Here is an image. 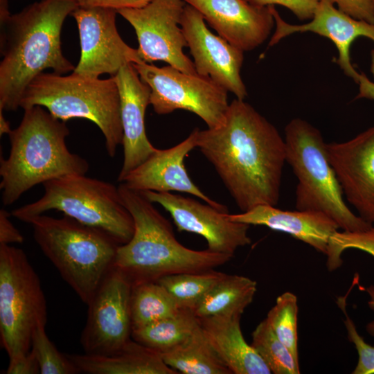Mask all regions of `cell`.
<instances>
[{"mask_svg": "<svg viewBox=\"0 0 374 374\" xmlns=\"http://www.w3.org/2000/svg\"><path fill=\"white\" fill-rule=\"evenodd\" d=\"M197 148L242 212L260 204L277 205L286 161L285 139L251 105L233 100L220 126L198 129Z\"/></svg>", "mask_w": 374, "mask_h": 374, "instance_id": "1", "label": "cell"}, {"mask_svg": "<svg viewBox=\"0 0 374 374\" xmlns=\"http://www.w3.org/2000/svg\"><path fill=\"white\" fill-rule=\"evenodd\" d=\"M78 7L73 0H40L0 20V109H17L28 84L44 70H74L60 37L65 19Z\"/></svg>", "mask_w": 374, "mask_h": 374, "instance_id": "2", "label": "cell"}, {"mask_svg": "<svg viewBox=\"0 0 374 374\" xmlns=\"http://www.w3.org/2000/svg\"><path fill=\"white\" fill-rule=\"evenodd\" d=\"M122 201L131 214L134 231L130 240L118 246L114 267L135 285L157 281L179 273L201 272L224 265L232 256L197 251L181 244L170 222L141 192L121 183Z\"/></svg>", "mask_w": 374, "mask_h": 374, "instance_id": "3", "label": "cell"}, {"mask_svg": "<svg viewBox=\"0 0 374 374\" xmlns=\"http://www.w3.org/2000/svg\"><path fill=\"white\" fill-rule=\"evenodd\" d=\"M19 126L8 134L10 151L0 160V189L4 206L12 205L35 185L71 175H85L86 159L66 145L69 130L44 107L24 109Z\"/></svg>", "mask_w": 374, "mask_h": 374, "instance_id": "4", "label": "cell"}, {"mask_svg": "<svg viewBox=\"0 0 374 374\" xmlns=\"http://www.w3.org/2000/svg\"><path fill=\"white\" fill-rule=\"evenodd\" d=\"M28 224L42 251L87 305L113 268L120 244L106 233L66 215L43 214Z\"/></svg>", "mask_w": 374, "mask_h": 374, "instance_id": "5", "label": "cell"}, {"mask_svg": "<svg viewBox=\"0 0 374 374\" xmlns=\"http://www.w3.org/2000/svg\"><path fill=\"white\" fill-rule=\"evenodd\" d=\"M39 105L62 121L87 119L100 130L108 155L114 157L123 143L120 96L113 78H90L72 73L69 75L42 73L26 89L20 107Z\"/></svg>", "mask_w": 374, "mask_h": 374, "instance_id": "6", "label": "cell"}, {"mask_svg": "<svg viewBox=\"0 0 374 374\" xmlns=\"http://www.w3.org/2000/svg\"><path fill=\"white\" fill-rule=\"evenodd\" d=\"M286 161L296 175V208L321 212L344 231L371 229L372 224L355 215L344 199V193L329 160L327 143L315 127L294 118L285 129Z\"/></svg>", "mask_w": 374, "mask_h": 374, "instance_id": "7", "label": "cell"}, {"mask_svg": "<svg viewBox=\"0 0 374 374\" xmlns=\"http://www.w3.org/2000/svg\"><path fill=\"white\" fill-rule=\"evenodd\" d=\"M44 195L37 201L12 211V215L28 223L49 211L62 212L85 225L99 229L120 245L132 238L134 225L118 188L85 175H71L43 184Z\"/></svg>", "mask_w": 374, "mask_h": 374, "instance_id": "8", "label": "cell"}, {"mask_svg": "<svg viewBox=\"0 0 374 374\" xmlns=\"http://www.w3.org/2000/svg\"><path fill=\"white\" fill-rule=\"evenodd\" d=\"M46 322L42 284L26 254L0 244V337L9 359L28 353L34 332Z\"/></svg>", "mask_w": 374, "mask_h": 374, "instance_id": "9", "label": "cell"}, {"mask_svg": "<svg viewBox=\"0 0 374 374\" xmlns=\"http://www.w3.org/2000/svg\"><path fill=\"white\" fill-rule=\"evenodd\" d=\"M132 64L151 89L150 104L157 114L184 109L201 118L208 128L223 123L229 105L228 91L210 78L187 73L170 65L157 67L145 62Z\"/></svg>", "mask_w": 374, "mask_h": 374, "instance_id": "10", "label": "cell"}, {"mask_svg": "<svg viewBox=\"0 0 374 374\" xmlns=\"http://www.w3.org/2000/svg\"><path fill=\"white\" fill-rule=\"evenodd\" d=\"M186 4L184 0H151L142 7L117 10L134 28L143 62L163 61L181 71L197 73L194 62L184 53L188 44L179 26Z\"/></svg>", "mask_w": 374, "mask_h": 374, "instance_id": "11", "label": "cell"}, {"mask_svg": "<svg viewBox=\"0 0 374 374\" xmlns=\"http://www.w3.org/2000/svg\"><path fill=\"white\" fill-rule=\"evenodd\" d=\"M132 287L130 280L113 267L87 305V318L80 335L85 353H113L131 339Z\"/></svg>", "mask_w": 374, "mask_h": 374, "instance_id": "12", "label": "cell"}, {"mask_svg": "<svg viewBox=\"0 0 374 374\" xmlns=\"http://www.w3.org/2000/svg\"><path fill=\"white\" fill-rule=\"evenodd\" d=\"M117 13L112 8L79 6L71 13L81 48L73 73L90 78L104 73L114 76L125 64L143 62L138 49L128 46L118 34Z\"/></svg>", "mask_w": 374, "mask_h": 374, "instance_id": "13", "label": "cell"}, {"mask_svg": "<svg viewBox=\"0 0 374 374\" xmlns=\"http://www.w3.org/2000/svg\"><path fill=\"white\" fill-rule=\"evenodd\" d=\"M141 193L170 214L179 231L196 233L205 238L211 251L233 257L239 247L251 244L248 235L250 225L232 221L228 212L170 192Z\"/></svg>", "mask_w": 374, "mask_h": 374, "instance_id": "14", "label": "cell"}, {"mask_svg": "<svg viewBox=\"0 0 374 374\" xmlns=\"http://www.w3.org/2000/svg\"><path fill=\"white\" fill-rule=\"evenodd\" d=\"M202 13L186 3L180 26L194 59L197 73L210 78L238 99L247 95L240 76L244 51L212 33Z\"/></svg>", "mask_w": 374, "mask_h": 374, "instance_id": "15", "label": "cell"}, {"mask_svg": "<svg viewBox=\"0 0 374 374\" xmlns=\"http://www.w3.org/2000/svg\"><path fill=\"white\" fill-rule=\"evenodd\" d=\"M329 160L349 203L374 223V125L344 142L327 143Z\"/></svg>", "mask_w": 374, "mask_h": 374, "instance_id": "16", "label": "cell"}, {"mask_svg": "<svg viewBox=\"0 0 374 374\" xmlns=\"http://www.w3.org/2000/svg\"><path fill=\"white\" fill-rule=\"evenodd\" d=\"M274 16L276 29L269 46L278 43L282 39L296 33L310 32L330 39L338 51L337 63L345 75L357 82L359 73L350 60V49L358 37H364L374 42V24L355 19L335 7L330 0H321L313 17L301 25L286 22L274 6H269Z\"/></svg>", "mask_w": 374, "mask_h": 374, "instance_id": "17", "label": "cell"}, {"mask_svg": "<svg viewBox=\"0 0 374 374\" xmlns=\"http://www.w3.org/2000/svg\"><path fill=\"white\" fill-rule=\"evenodd\" d=\"M184 1L199 10L221 37L244 52L262 44L275 24L270 6L247 0Z\"/></svg>", "mask_w": 374, "mask_h": 374, "instance_id": "18", "label": "cell"}, {"mask_svg": "<svg viewBox=\"0 0 374 374\" xmlns=\"http://www.w3.org/2000/svg\"><path fill=\"white\" fill-rule=\"evenodd\" d=\"M198 128L177 145L168 149H156L142 163L124 178L129 188L137 191L186 193L201 199L205 203L224 212L226 206L205 195L190 178L184 165V159L197 148Z\"/></svg>", "mask_w": 374, "mask_h": 374, "instance_id": "19", "label": "cell"}, {"mask_svg": "<svg viewBox=\"0 0 374 374\" xmlns=\"http://www.w3.org/2000/svg\"><path fill=\"white\" fill-rule=\"evenodd\" d=\"M112 77L117 84L121 103L123 161L118 181L121 183L157 148L149 141L145 129V114L150 100V87L141 80L132 64L123 66Z\"/></svg>", "mask_w": 374, "mask_h": 374, "instance_id": "20", "label": "cell"}, {"mask_svg": "<svg viewBox=\"0 0 374 374\" xmlns=\"http://www.w3.org/2000/svg\"><path fill=\"white\" fill-rule=\"evenodd\" d=\"M230 220L249 225L265 226L291 235L326 255L331 237L340 229L326 214L314 211H283L269 204L258 205Z\"/></svg>", "mask_w": 374, "mask_h": 374, "instance_id": "21", "label": "cell"}, {"mask_svg": "<svg viewBox=\"0 0 374 374\" xmlns=\"http://www.w3.org/2000/svg\"><path fill=\"white\" fill-rule=\"evenodd\" d=\"M242 315L199 318L209 343L233 374H270V369L245 341L240 328Z\"/></svg>", "mask_w": 374, "mask_h": 374, "instance_id": "22", "label": "cell"}, {"mask_svg": "<svg viewBox=\"0 0 374 374\" xmlns=\"http://www.w3.org/2000/svg\"><path fill=\"white\" fill-rule=\"evenodd\" d=\"M79 373L89 374H176L159 353L134 339L107 355L66 354Z\"/></svg>", "mask_w": 374, "mask_h": 374, "instance_id": "23", "label": "cell"}, {"mask_svg": "<svg viewBox=\"0 0 374 374\" xmlns=\"http://www.w3.org/2000/svg\"><path fill=\"white\" fill-rule=\"evenodd\" d=\"M164 362L184 374H232L199 326L184 341L160 353Z\"/></svg>", "mask_w": 374, "mask_h": 374, "instance_id": "24", "label": "cell"}, {"mask_svg": "<svg viewBox=\"0 0 374 374\" xmlns=\"http://www.w3.org/2000/svg\"><path fill=\"white\" fill-rule=\"evenodd\" d=\"M257 290L255 280L243 276L226 275L193 310L199 317L242 315Z\"/></svg>", "mask_w": 374, "mask_h": 374, "instance_id": "25", "label": "cell"}, {"mask_svg": "<svg viewBox=\"0 0 374 374\" xmlns=\"http://www.w3.org/2000/svg\"><path fill=\"white\" fill-rule=\"evenodd\" d=\"M199 326V319L190 309L145 326L133 329L132 338L159 353L177 346Z\"/></svg>", "mask_w": 374, "mask_h": 374, "instance_id": "26", "label": "cell"}, {"mask_svg": "<svg viewBox=\"0 0 374 374\" xmlns=\"http://www.w3.org/2000/svg\"><path fill=\"white\" fill-rule=\"evenodd\" d=\"M132 330L173 316L181 308L157 281L132 285L130 299Z\"/></svg>", "mask_w": 374, "mask_h": 374, "instance_id": "27", "label": "cell"}, {"mask_svg": "<svg viewBox=\"0 0 374 374\" xmlns=\"http://www.w3.org/2000/svg\"><path fill=\"white\" fill-rule=\"evenodd\" d=\"M225 275L211 269L170 274L161 277L157 282L168 292L181 309L193 310Z\"/></svg>", "mask_w": 374, "mask_h": 374, "instance_id": "28", "label": "cell"}, {"mask_svg": "<svg viewBox=\"0 0 374 374\" xmlns=\"http://www.w3.org/2000/svg\"><path fill=\"white\" fill-rule=\"evenodd\" d=\"M252 347L274 374H299V363L277 337L266 319L252 332Z\"/></svg>", "mask_w": 374, "mask_h": 374, "instance_id": "29", "label": "cell"}, {"mask_svg": "<svg viewBox=\"0 0 374 374\" xmlns=\"http://www.w3.org/2000/svg\"><path fill=\"white\" fill-rule=\"evenodd\" d=\"M298 302L292 292L280 294L274 306L269 311L266 320L277 337L299 360L298 352Z\"/></svg>", "mask_w": 374, "mask_h": 374, "instance_id": "30", "label": "cell"}, {"mask_svg": "<svg viewBox=\"0 0 374 374\" xmlns=\"http://www.w3.org/2000/svg\"><path fill=\"white\" fill-rule=\"evenodd\" d=\"M46 326H39L32 337L31 350L34 353L42 374H75L77 368L66 355L61 353L48 337Z\"/></svg>", "mask_w": 374, "mask_h": 374, "instance_id": "31", "label": "cell"}, {"mask_svg": "<svg viewBox=\"0 0 374 374\" xmlns=\"http://www.w3.org/2000/svg\"><path fill=\"white\" fill-rule=\"evenodd\" d=\"M348 249H356L374 256V227L357 232H336L330 238L326 265L332 271L342 265L341 254Z\"/></svg>", "mask_w": 374, "mask_h": 374, "instance_id": "32", "label": "cell"}, {"mask_svg": "<svg viewBox=\"0 0 374 374\" xmlns=\"http://www.w3.org/2000/svg\"><path fill=\"white\" fill-rule=\"evenodd\" d=\"M337 303L346 316L344 324L348 339L354 344L358 353V362L352 373L374 374V346L366 342L358 333L354 322L346 311L345 298L339 297Z\"/></svg>", "mask_w": 374, "mask_h": 374, "instance_id": "33", "label": "cell"}, {"mask_svg": "<svg viewBox=\"0 0 374 374\" xmlns=\"http://www.w3.org/2000/svg\"><path fill=\"white\" fill-rule=\"evenodd\" d=\"M259 6L278 5L290 10L300 20L311 19L321 0H247Z\"/></svg>", "mask_w": 374, "mask_h": 374, "instance_id": "34", "label": "cell"}, {"mask_svg": "<svg viewBox=\"0 0 374 374\" xmlns=\"http://www.w3.org/2000/svg\"><path fill=\"white\" fill-rule=\"evenodd\" d=\"M346 14L374 24L373 0H330Z\"/></svg>", "mask_w": 374, "mask_h": 374, "instance_id": "35", "label": "cell"}, {"mask_svg": "<svg viewBox=\"0 0 374 374\" xmlns=\"http://www.w3.org/2000/svg\"><path fill=\"white\" fill-rule=\"evenodd\" d=\"M6 374H38L40 373L37 359L30 350L21 356L9 359L8 366L5 371Z\"/></svg>", "mask_w": 374, "mask_h": 374, "instance_id": "36", "label": "cell"}, {"mask_svg": "<svg viewBox=\"0 0 374 374\" xmlns=\"http://www.w3.org/2000/svg\"><path fill=\"white\" fill-rule=\"evenodd\" d=\"M79 7H100L116 10L142 7L151 0H73Z\"/></svg>", "mask_w": 374, "mask_h": 374, "instance_id": "37", "label": "cell"}, {"mask_svg": "<svg viewBox=\"0 0 374 374\" xmlns=\"http://www.w3.org/2000/svg\"><path fill=\"white\" fill-rule=\"evenodd\" d=\"M10 214L4 208L0 209V244L22 243L24 237L10 220Z\"/></svg>", "mask_w": 374, "mask_h": 374, "instance_id": "38", "label": "cell"}, {"mask_svg": "<svg viewBox=\"0 0 374 374\" xmlns=\"http://www.w3.org/2000/svg\"><path fill=\"white\" fill-rule=\"evenodd\" d=\"M356 83L359 89L355 98H365L374 101V81L371 80L364 73H359Z\"/></svg>", "mask_w": 374, "mask_h": 374, "instance_id": "39", "label": "cell"}, {"mask_svg": "<svg viewBox=\"0 0 374 374\" xmlns=\"http://www.w3.org/2000/svg\"><path fill=\"white\" fill-rule=\"evenodd\" d=\"M364 290L366 291L370 296V300L368 301V305L372 310H374V285H370L367 287H364ZM366 329L367 332L374 339V321L369 322Z\"/></svg>", "mask_w": 374, "mask_h": 374, "instance_id": "40", "label": "cell"}, {"mask_svg": "<svg viewBox=\"0 0 374 374\" xmlns=\"http://www.w3.org/2000/svg\"><path fill=\"white\" fill-rule=\"evenodd\" d=\"M3 109H0V135L9 134L12 130L9 122L3 114Z\"/></svg>", "mask_w": 374, "mask_h": 374, "instance_id": "41", "label": "cell"}, {"mask_svg": "<svg viewBox=\"0 0 374 374\" xmlns=\"http://www.w3.org/2000/svg\"><path fill=\"white\" fill-rule=\"evenodd\" d=\"M370 71L373 78L374 81V49H373L371 52V66H370Z\"/></svg>", "mask_w": 374, "mask_h": 374, "instance_id": "42", "label": "cell"}, {"mask_svg": "<svg viewBox=\"0 0 374 374\" xmlns=\"http://www.w3.org/2000/svg\"><path fill=\"white\" fill-rule=\"evenodd\" d=\"M373 3H374V0H373Z\"/></svg>", "mask_w": 374, "mask_h": 374, "instance_id": "43", "label": "cell"}]
</instances>
